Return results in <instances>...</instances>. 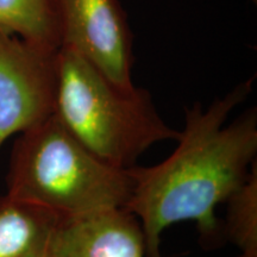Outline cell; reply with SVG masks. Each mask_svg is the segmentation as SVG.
<instances>
[{"mask_svg":"<svg viewBox=\"0 0 257 257\" xmlns=\"http://www.w3.org/2000/svg\"><path fill=\"white\" fill-rule=\"evenodd\" d=\"M253 79L216 99L206 110L197 102L185 108L178 147L152 167H131L133 191L126 210L142 226L146 257L161 256V236L181 221L197 225L204 249L225 243L216 208L248 178L257 154V113L250 108L227 124L236 106L252 89Z\"/></svg>","mask_w":257,"mask_h":257,"instance_id":"cell-1","label":"cell"},{"mask_svg":"<svg viewBox=\"0 0 257 257\" xmlns=\"http://www.w3.org/2000/svg\"><path fill=\"white\" fill-rule=\"evenodd\" d=\"M6 187L19 200L75 217L126 207L133 176L89 152L53 113L16 138Z\"/></svg>","mask_w":257,"mask_h":257,"instance_id":"cell-2","label":"cell"},{"mask_svg":"<svg viewBox=\"0 0 257 257\" xmlns=\"http://www.w3.org/2000/svg\"><path fill=\"white\" fill-rule=\"evenodd\" d=\"M53 113L89 152L118 168L137 166L154 144L179 137L149 92L119 88L69 48L56 53Z\"/></svg>","mask_w":257,"mask_h":257,"instance_id":"cell-3","label":"cell"},{"mask_svg":"<svg viewBox=\"0 0 257 257\" xmlns=\"http://www.w3.org/2000/svg\"><path fill=\"white\" fill-rule=\"evenodd\" d=\"M61 47L80 54L106 79L133 89V35L118 0H53Z\"/></svg>","mask_w":257,"mask_h":257,"instance_id":"cell-4","label":"cell"},{"mask_svg":"<svg viewBox=\"0 0 257 257\" xmlns=\"http://www.w3.org/2000/svg\"><path fill=\"white\" fill-rule=\"evenodd\" d=\"M56 53L0 29V148L53 114Z\"/></svg>","mask_w":257,"mask_h":257,"instance_id":"cell-5","label":"cell"},{"mask_svg":"<svg viewBox=\"0 0 257 257\" xmlns=\"http://www.w3.org/2000/svg\"><path fill=\"white\" fill-rule=\"evenodd\" d=\"M49 257H146V239L126 208L61 217Z\"/></svg>","mask_w":257,"mask_h":257,"instance_id":"cell-6","label":"cell"},{"mask_svg":"<svg viewBox=\"0 0 257 257\" xmlns=\"http://www.w3.org/2000/svg\"><path fill=\"white\" fill-rule=\"evenodd\" d=\"M60 219L48 208L0 197V257H49Z\"/></svg>","mask_w":257,"mask_h":257,"instance_id":"cell-7","label":"cell"},{"mask_svg":"<svg viewBox=\"0 0 257 257\" xmlns=\"http://www.w3.org/2000/svg\"><path fill=\"white\" fill-rule=\"evenodd\" d=\"M0 29L49 50H59L53 0H0Z\"/></svg>","mask_w":257,"mask_h":257,"instance_id":"cell-8","label":"cell"},{"mask_svg":"<svg viewBox=\"0 0 257 257\" xmlns=\"http://www.w3.org/2000/svg\"><path fill=\"white\" fill-rule=\"evenodd\" d=\"M257 163L248 178L227 199L223 224L225 242L234 244L240 252L257 251Z\"/></svg>","mask_w":257,"mask_h":257,"instance_id":"cell-9","label":"cell"},{"mask_svg":"<svg viewBox=\"0 0 257 257\" xmlns=\"http://www.w3.org/2000/svg\"><path fill=\"white\" fill-rule=\"evenodd\" d=\"M237 257H257V251H250V252H240L239 256Z\"/></svg>","mask_w":257,"mask_h":257,"instance_id":"cell-10","label":"cell"}]
</instances>
